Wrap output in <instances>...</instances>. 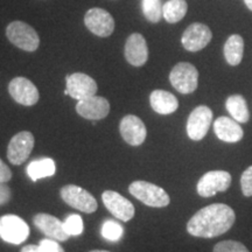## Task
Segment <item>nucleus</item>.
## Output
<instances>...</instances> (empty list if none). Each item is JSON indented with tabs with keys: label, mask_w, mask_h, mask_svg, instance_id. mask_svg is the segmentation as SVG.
<instances>
[{
	"label": "nucleus",
	"mask_w": 252,
	"mask_h": 252,
	"mask_svg": "<svg viewBox=\"0 0 252 252\" xmlns=\"http://www.w3.org/2000/svg\"><path fill=\"white\" fill-rule=\"evenodd\" d=\"M236 220L235 212L226 204L214 203L202 208L189 220L187 231L194 237L214 238L231 229Z\"/></svg>",
	"instance_id": "f257e3e1"
},
{
	"label": "nucleus",
	"mask_w": 252,
	"mask_h": 252,
	"mask_svg": "<svg viewBox=\"0 0 252 252\" xmlns=\"http://www.w3.org/2000/svg\"><path fill=\"white\" fill-rule=\"evenodd\" d=\"M128 191L135 198H138L149 207L163 208L168 206L171 202V198L165 191V189L147 181L139 180L132 182L128 187Z\"/></svg>",
	"instance_id": "f03ea898"
},
{
	"label": "nucleus",
	"mask_w": 252,
	"mask_h": 252,
	"mask_svg": "<svg viewBox=\"0 0 252 252\" xmlns=\"http://www.w3.org/2000/svg\"><path fill=\"white\" fill-rule=\"evenodd\" d=\"M6 36L15 47L25 52H35L39 48L40 37L36 31L24 21H13L6 28Z\"/></svg>",
	"instance_id": "7ed1b4c3"
},
{
	"label": "nucleus",
	"mask_w": 252,
	"mask_h": 252,
	"mask_svg": "<svg viewBox=\"0 0 252 252\" xmlns=\"http://www.w3.org/2000/svg\"><path fill=\"white\" fill-rule=\"evenodd\" d=\"M169 81L174 89L180 94H191L197 89L198 71L191 63L180 62L172 69Z\"/></svg>",
	"instance_id": "20e7f679"
},
{
	"label": "nucleus",
	"mask_w": 252,
	"mask_h": 252,
	"mask_svg": "<svg viewBox=\"0 0 252 252\" xmlns=\"http://www.w3.org/2000/svg\"><path fill=\"white\" fill-rule=\"evenodd\" d=\"M62 200L64 201L68 206H70L75 209L81 210V212L91 214L97 210L96 198L91 195L86 189L78 187L75 185H68L61 188L60 190Z\"/></svg>",
	"instance_id": "39448f33"
},
{
	"label": "nucleus",
	"mask_w": 252,
	"mask_h": 252,
	"mask_svg": "<svg viewBox=\"0 0 252 252\" xmlns=\"http://www.w3.org/2000/svg\"><path fill=\"white\" fill-rule=\"evenodd\" d=\"M30 236V226L17 215L0 217V237L11 244H21Z\"/></svg>",
	"instance_id": "423d86ee"
},
{
	"label": "nucleus",
	"mask_w": 252,
	"mask_h": 252,
	"mask_svg": "<svg viewBox=\"0 0 252 252\" xmlns=\"http://www.w3.org/2000/svg\"><path fill=\"white\" fill-rule=\"evenodd\" d=\"M231 185V175L225 171H210L197 182V193L202 197H212L220 191H225Z\"/></svg>",
	"instance_id": "0eeeda50"
},
{
	"label": "nucleus",
	"mask_w": 252,
	"mask_h": 252,
	"mask_svg": "<svg viewBox=\"0 0 252 252\" xmlns=\"http://www.w3.org/2000/svg\"><path fill=\"white\" fill-rule=\"evenodd\" d=\"M84 25L91 33L99 37H108L115 31V20L103 8H90L84 15Z\"/></svg>",
	"instance_id": "6e6552de"
},
{
	"label": "nucleus",
	"mask_w": 252,
	"mask_h": 252,
	"mask_svg": "<svg viewBox=\"0 0 252 252\" xmlns=\"http://www.w3.org/2000/svg\"><path fill=\"white\" fill-rule=\"evenodd\" d=\"M213 122V111L206 105L195 108L187 121V133L191 140H202Z\"/></svg>",
	"instance_id": "1a4fd4ad"
},
{
	"label": "nucleus",
	"mask_w": 252,
	"mask_h": 252,
	"mask_svg": "<svg viewBox=\"0 0 252 252\" xmlns=\"http://www.w3.org/2000/svg\"><path fill=\"white\" fill-rule=\"evenodd\" d=\"M34 135L28 131L19 132L9 140L7 158L13 165H21L28 159L34 149Z\"/></svg>",
	"instance_id": "9d476101"
},
{
	"label": "nucleus",
	"mask_w": 252,
	"mask_h": 252,
	"mask_svg": "<svg viewBox=\"0 0 252 252\" xmlns=\"http://www.w3.org/2000/svg\"><path fill=\"white\" fill-rule=\"evenodd\" d=\"M65 84L71 98L82 100L94 96L97 93V83L93 77L83 72H75L65 77Z\"/></svg>",
	"instance_id": "9b49d317"
},
{
	"label": "nucleus",
	"mask_w": 252,
	"mask_h": 252,
	"mask_svg": "<svg viewBox=\"0 0 252 252\" xmlns=\"http://www.w3.org/2000/svg\"><path fill=\"white\" fill-rule=\"evenodd\" d=\"M8 93L15 102L25 106H32L39 100V90L26 77H15L9 82Z\"/></svg>",
	"instance_id": "f8f14e48"
},
{
	"label": "nucleus",
	"mask_w": 252,
	"mask_h": 252,
	"mask_svg": "<svg viewBox=\"0 0 252 252\" xmlns=\"http://www.w3.org/2000/svg\"><path fill=\"white\" fill-rule=\"evenodd\" d=\"M213 33L207 25L195 23L188 26L182 35L181 42L189 52H198L208 46L212 41Z\"/></svg>",
	"instance_id": "ddd939ff"
},
{
	"label": "nucleus",
	"mask_w": 252,
	"mask_h": 252,
	"mask_svg": "<svg viewBox=\"0 0 252 252\" xmlns=\"http://www.w3.org/2000/svg\"><path fill=\"white\" fill-rule=\"evenodd\" d=\"M102 200L106 209L112 214L116 219L124 220H132L134 216V207L127 198L122 196L117 191L105 190L102 195Z\"/></svg>",
	"instance_id": "4468645a"
},
{
	"label": "nucleus",
	"mask_w": 252,
	"mask_h": 252,
	"mask_svg": "<svg viewBox=\"0 0 252 252\" xmlns=\"http://www.w3.org/2000/svg\"><path fill=\"white\" fill-rule=\"evenodd\" d=\"M122 138L125 143L131 146H139L146 139V126L139 117L133 115H127L122 119L119 125Z\"/></svg>",
	"instance_id": "2eb2a0df"
},
{
	"label": "nucleus",
	"mask_w": 252,
	"mask_h": 252,
	"mask_svg": "<svg viewBox=\"0 0 252 252\" xmlns=\"http://www.w3.org/2000/svg\"><path fill=\"white\" fill-rule=\"evenodd\" d=\"M76 112L81 117L91 121H98L105 118L110 112L109 100L100 96H91L86 99L78 100Z\"/></svg>",
	"instance_id": "dca6fc26"
},
{
	"label": "nucleus",
	"mask_w": 252,
	"mask_h": 252,
	"mask_svg": "<svg viewBox=\"0 0 252 252\" xmlns=\"http://www.w3.org/2000/svg\"><path fill=\"white\" fill-rule=\"evenodd\" d=\"M125 59L134 67H141L149 59V48L145 37L139 33H133L125 43Z\"/></svg>",
	"instance_id": "f3484780"
},
{
	"label": "nucleus",
	"mask_w": 252,
	"mask_h": 252,
	"mask_svg": "<svg viewBox=\"0 0 252 252\" xmlns=\"http://www.w3.org/2000/svg\"><path fill=\"white\" fill-rule=\"evenodd\" d=\"M34 225L47 237L59 242H64L70 237L65 231L63 222L49 214H37L34 216Z\"/></svg>",
	"instance_id": "a211bd4d"
},
{
	"label": "nucleus",
	"mask_w": 252,
	"mask_h": 252,
	"mask_svg": "<svg viewBox=\"0 0 252 252\" xmlns=\"http://www.w3.org/2000/svg\"><path fill=\"white\" fill-rule=\"evenodd\" d=\"M214 131L220 140L225 143H238L243 138L244 132L242 126L234 118L220 117L214 123Z\"/></svg>",
	"instance_id": "6ab92c4d"
},
{
	"label": "nucleus",
	"mask_w": 252,
	"mask_h": 252,
	"mask_svg": "<svg viewBox=\"0 0 252 252\" xmlns=\"http://www.w3.org/2000/svg\"><path fill=\"white\" fill-rule=\"evenodd\" d=\"M152 109L159 115H171L179 108L178 98L165 90H154L150 96Z\"/></svg>",
	"instance_id": "aec40b11"
},
{
	"label": "nucleus",
	"mask_w": 252,
	"mask_h": 252,
	"mask_svg": "<svg viewBox=\"0 0 252 252\" xmlns=\"http://www.w3.org/2000/svg\"><path fill=\"white\" fill-rule=\"evenodd\" d=\"M55 162L50 158H42L32 161L27 166V174L34 182L42 178H48L55 174Z\"/></svg>",
	"instance_id": "412c9836"
},
{
	"label": "nucleus",
	"mask_w": 252,
	"mask_h": 252,
	"mask_svg": "<svg viewBox=\"0 0 252 252\" xmlns=\"http://www.w3.org/2000/svg\"><path fill=\"white\" fill-rule=\"evenodd\" d=\"M244 40L238 34L230 35L224 45V58L230 65H238L243 59Z\"/></svg>",
	"instance_id": "4be33fe9"
},
{
	"label": "nucleus",
	"mask_w": 252,
	"mask_h": 252,
	"mask_svg": "<svg viewBox=\"0 0 252 252\" xmlns=\"http://www.w3.org/2000/svg\"><path fill=\"white\" fill-rule=\"evenodd\" d=\"M225 108L231 117L238 123H248L250 118L247 100L241 94H232L225 102Z\"/></svg>",
	"instance_id": "5701e85b"
},
{
	"label": "nucleus",
	"mask_w": 252,
	"mask_h": 252,
	"mask_svg": "<svg viewBox=\"0 0 252 252\" xmlns=\"http://www.w3.org/2000/svg\"><path fill=\"white\" fill-rule=\"evenodd\" d=\"M188 5L185 0H168L162 6V17L169 24H175L182 20L187 13Z\"/></svg>",
	"instance_id": "b1692460"
},
{
	"label": "nucleus",
	"mask_w": 252,
	"mask_h": 252,
	"mask_svg": "<svg viewBox=\"0 0 252 252\" xmlns=\"http://www.w3.org/2000/svg\"><path fill=\"white\" fill-rule=\"evenodd\" d=\"M143 12L151 23H159L162 18V5L160 0H143Z\"/></svg>",
	"instance_id": "393cba45"
},
{
	"label": "nucleus",
	"mask_w": 252,
	"mask_h": 252,
	"mask_svg": "<svg viewBox=\"0 0 252 252\" xmlns=\"http://www.w3.org/2000/svg\"><path fill=\"white\" fill-rule=\"evenodd\" d=\"M123 232V226L118 224L115 220H106L102 226V235L105 239L109 241H118L122 238Z\"/></svg>",
	"instance_id": "a878e982"
},
{
	"label": "nucleus",
	"mask_w": 252,
	"mask_h": 252,
	"mask_svg": "<svg viewBox=\"0 0 252 252\" xmlns=\"http://www.w3.org/2000/svg\"><path fill=\"white\" fill-rule=\"evenodd\" d=\"M63 225L69 236H78L83 232V220L80 215H69Z\"/></svg>",
	"instance_id": "bb28decb"
},
{
	"label": "nucleus",
	"mask_w": 252,
	"mask_h": 252,
	"mask_svg": "<svg viewBox=\"0 0 252 252\" xmlns=\"http://www.w3.org/2000/svg\"><path fill=\"white\" fill-rule=\"evenodd\" d=\"M214 252H250L241 242L222 241L214 247Z\"/></svg>",
	"instance_id": "cd10ccee"
},
{
	"label": "nucleus",
	"mask_w": 252,
	"mask_h": 252,
	"mask_svg": "<svg viewBox=\"0 0 252 252\" xmlns=\"http://www.w3.org/2000/svg\"><path fill=\"white\" fill-rule=\"evenodd\" d=\"M241 186L244 196H252V166L248 167V168L243 172V174H242Z\"/></svg>",
	"instance_id": "c85d7f7f"
},
{
	"label": "nucleus",
	"mask_w": 252,
	"mask_h": 252,
	"mask_svg": "<svg viewBox=\"0 0 252 252\" xmlns=\"http://www.w3.org/2000/svg\"><path fill=\"white\" fill-rule=\"evenodd\" d=\"M39 247L41 252H64L61 245L52 238L42 239L39 243Z\"/></svg>",
	"instance_id": "c756f323"
},
{
	"label": "nucleus",
	"mask_w": 252,
	"mask_h": 252,
	"mask_svg": "<svg viewBox=\"0 0 252 252\" xmlns=\"http://www.w3.org/2000/svg\"><path fill=\"white\" fill-rule=\"evenodd\" d=\"M12 179V172L9 167L0 159V184H6Z\"/></svg>",
	"instance_id": "7c9ffc66"
},
{
	"label": "nucleus",
	"mask_w": 252,
	"mask_h": 252,
	"mask_svg": "<svg viewBox=\"0 0 252 252\" xmlns=\"http://www.w3.org/2000/svg\"><path fill=\"white\" fill-rule=\"evenodd\" d=\"M11 188L5 184H0V206L6 204L11 200Z\"/></svg>",
	"instance_id": "2f4dec72"
},
{
	"label": "nucleus",
	"mask_w": 252,
	"mask_h": 252,
	"mask_svg": "<svg viewBox=\"0 0 252 252\" xmlns=\"http://www.w3.org/2000/svg\"><path fill=\"white\" fill-rule=\"evenodd\" d=\"M21 252H41V250L39 245L30 244V245H25V247L21 249Z\"/></svg>",
	"instance_id": "473e14b6"
},
{
	"label": "nucleus",
	"mask_w": 252,
	"mask_h": 252,
	"mask_svg": "<svg viewBox=\"0 0 252 252\" xmlns=\"http://www.w3.org/2000/svg\"><path fill=\"white\" fill-rule=\"evenodd\" d=\"M244 2H245V5L248 6V8L252 11V0H244Z\"/></svg>",
	"instance_id": "72a5a7b5"
},
{
	"label": "nucleus",
	"mask_w": 252,
	"mask_h": 252,
	"mask_svg": "<svg viewBox=\"0 0 252 252\" xmlns=\"http://www.w3.org/2000/svg\"><path fill=\"white\" fill-rule=\"evenodd\" d=\"M90 252H111V251H106V250H93Z\"/></svg>",
	"instance_id": "f704fd0d"
}]
</instances>
